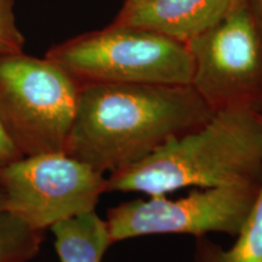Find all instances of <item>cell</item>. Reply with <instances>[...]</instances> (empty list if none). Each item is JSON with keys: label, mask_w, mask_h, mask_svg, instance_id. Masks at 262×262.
Listing matches in <instances>:
<instances>
[{"label": "cell", "mask_w": 262, "mask_h": 262, "mask_svg": "<svg viewBox=\"0 0 262 262\" xmlns=\"http://www.w3.org/2000/svg\"><path fill=\"white\" fill-rule=\"evenodd\" d=\"M214 113L192 85H80L64 153L113 173L198 130Z\"/></svg>", "instance_id": "1"}, {"label": "cell", "mask_w": 262, "mask_h": 262, "mask_svg": "<svg viewBox=\"0 0 262 262\" xmlns=\"http://www.w3.org/2000/svg\"><path fill=\"white\" fill-rule=\"evenodd\" d=\"M262 182V120L248 111L215 112L198 130L107 178V192L165 195L186 187Z\"/></svg>", "instance_id": "2"}, {"label": "cell", "mask_w": 262, "mask_h": 262, "mask_svg": "<svg viewBox=\"0 0 262 262\" xmlns=\"http://www.w3.org/2000/svg\"><path fill=\"white\" fill-rule=\"evenodd\" d=\"M79 85H191L193 58L186 42L113 21L68 39L45 55Z\"/></svg>", "instance_id": "3"}, {"label": "cell", "mask_w": 262, "mask_h": 262, "mask_svg": "<svg viewBox=\"0 0 262 262\" xmlns=\"http://www.w3.org/2000/svg\"><path fill=\"white\" fill-rule=\"evenodd\" d=\"M79 91L48 57L0 54V127L19 156L64 152Z\"/></svg>", "instance_id": "4"}, {"label": "cell", "mask_w": 262, "mask_h": 262, "mask_svg": "<svg viewBox=\"0 0 262 262\" xmlns=\"http://www.w3.org/2000/svg\"><path fill=\"white\" fill-rule=\"evenodd\" d=\"M192 86L214 112L262 114V17L241 0L217 24L187 42Z\"/></svg>", "instance_id": "5"}, {"label": "cell", "mask_w": 262, "mask_h": 262, "mask_svg": "<svg viewBox=\"0 0 262 262\" xmlns=\"http://www.w3.org/2000/svg\"><path fill=\"white\" fill-rule=\"evenodd\" d=\"M5 211L42 232L66 219L95 210L107 178L64 152L21 157L0 165Z\"/></svg>", "instance_id": "6"}, {"label": "cell", "mask_w": 262, "mask_h": 262, "mask_svg": "<svg viewBox=\"0 0 262 262\" xmlns=\"http://www.w3.org/2000/svg\"><path fill=\"white\" fill-rule=\"evenodd\" d=\"M261 183H238L194 189L187 195L169 199L123 202L107 210L112 243L155 234H191L221 232L235 237L256 201Z\"/></svg>", "instance_id": "7"}, {"label": "cell", "mask_w": 262, "mask_h": 262, "mask_svg": "<svg viewBox=\"0 0 262 262\" xmlns=\"http://www.w3.org/2000/svg\"><path fill=\"white\" fill-rule=\"evenodd\" d=\"M241 0H148L125 11L114 21L158 32L187 42L208 31Z\"/></svg>", "instance_id": "8"}, {"label": "cell", "mask_w": 262, "mask_h": 262, "mask_svg": "<svg viewBox=\"0 0 262 262\" xmlns=\"http://www.w3.org/2000/svg\"><path fill=\"white\" fill-rule=\"evenodd\" d=\"M50 229L61 262H102L107 249L113 245L106 220L95 210L66 219Z\"/></svg>", "instance_id": "9"}, {"label": "cell", "mask_w": 262, "mask_h": 262, "mask_svg": "<svg viewBox=\"0 0 262 262\" xmlns=\"http://www.w3.org/2000/svg\"><path fill=\"white\" fill-rule=\"evenodd\" d=\"M237 241L224 249L206 235L195 237L193 262H262V186Z\"/></svg>", "instance_id": "10"}, {"label": "cell", "mask_w": 262, "mask_h": 262, "mask_svg": "<svg viewBox=\"0 0 262 262\" xmlns=\"http://www.w3.org/2000/svg\"><path fill=\"white\" fill-rule=\"evenodd\" d=\"M42 232L9 212H0V262H28L38 254Z\"/></svg>", "instance_id": "11"}, {"label": "cell", "mask_w": 262, "mask_h": 262, "mask_svg": "<svg viewBox=\"0 0 262 262\" xmlns=\"http://www.w3.org/2000/svg\"><path fill=\"white\" fill-rule=\"evenodd\" d=\"M15 3L16 0H0V54L24 51L26 39L16 24Z\"/></svg>", "instance_id": "12"}, {"label": "cell", "mask_w": 262, "mask_h": 262, "mask_svg": "<svg viewBox=\"0 0 262 262\" xmlns=\"http://www.w3.org/2000/svg\"><path fill=\"white\" fill-rule=\"evenodd\" d=\"M17 158H21V156H19V153L15 149V147L11 145V142L8 140V137L5 136L4 131L0 127V165Z\"/></svg>", "instance_id": "13"}, {"label": "cell", "mask_w": 262, "mask_h": 262, "mask_svg": "<svg viewBox=\"0 0 262 262\" xmlns=\"http://www.w3.org/2000/svg\"><path fill=\"white\" fill-rule=\"evenodd\" d=\"M148 2V0H124V4L122 6V11H125V10H129L131 8H135V6L142 4V3Z\"/></svg>", "instance_id": "14"}, {"label": "cell", "mask_w": 262, "mask_h": 262, "mask_svg": "<svg viewBox=\"0 0 262 262\" xmlns=\"http://www.w3.org/2000/svg\"><path fill=\"white\" fill-rule=\"evenodd\" d=\"M5 211V198L4 194H3L2 189H0V212Z\"/></svg>", "instance_id": "15"}, {"label": "cell", "mask_w": 262, "mask_h": 262, "mask_svg": "<svg viewBox=\"0 0 262 262\" xmlns=\"http://www.w3.org/2000/svg\"><path fill=\"white\" fill-rule=\"evenodd\" d=\"M253 2H254V4L256 5L258 12H260V15L262 17V0H253Z\"/></svg>", "instance_id": "16"}, {"label": "cell", "mask_w": 262, "mask_h": 262, "mask_svg": "<svg viewBox=\"0 0 262 262\" xmlns=\"http://www.w3.org/2000/svg\"><path fill=\"white\" fill-rule=\"evenodd\" d=\"M260 117H261V120H262V114H260Z\"/></svg>", "instance_id": "17"}]
</instances>
